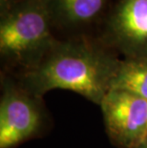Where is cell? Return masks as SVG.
I'll return each instance as SVG.
<instances>
[{
  "instance_id": "cell-3",
  "label": "cell",
  "mask_w": 147,
  "mask_h": 148,
  "mask_svg": "<svg viewBox=\"0 0 147 148\" xmlns=\"http://www.w3.org/2000/svg\"><path fill=\"white\" fill-rule=\"evenodd\" d=\"M0 148H14L34 137L43 123L40 99L12 78L2 77Z\"/></svg>"
},
{
  "instance_id": "cell-8",
  "label": "cell",
  "mask_w": 147,
  "mask_h": 148,
  "mask_svg": "<svg viewBox=\"0 0 147 148\" xmlns=\"http://www.w3.org/2000/svg\"><path fill=\"white\" fill-rule=\"evenodd\" d=\"M20 0H0V14L9 11Z\"/></svg>"
},
{
  "instance_id": "cell-6",
  "label": "cell",
  "mask_w": 147,
  "mask_h": 148,
  "mask_svg": "<svg viewBox=\"0 0 147 148\" xmlns=\"http://www.w3.org/2000/svg\"><path fill=\"white\" fill-rule=\"evenodd\" d=\"M55 26L77 28L101 14L107 0H47Z\"/></svg>"
},
{
  "instance_id": "cell-1",
  "label": "cell",
  "mask_w": 147,
  "mask_h": 148,
  "mask_svg": "<svg viewBox=\"0 0 147 148\" xmlns=\"http://www.w3.org/2000/svg\"><path fill=\"white\" fill-rule=\"evenodd\" d=\"M120 60L89 40H57L39 61L23 70L20 84L39 99L49 91L62 89L101 105Z\"/></svg>"
},
{
  "instance_id": "cell-9",
  "label": "cell",
  "mask_w": 147,
  "mask_h": 148,
  "mask_svg": "<svg viewBox=\"0 0 147 148\" xmlns=\"http://www.w3.org/2000/svg\"><path fill=\"white\" fill-rule=\"evenodd\" d=\"M136 148H147V134H146L145 138L142 140V143H140Z\"/></svg>"
},
{
  "instance_id": "cell-2",
  "label": "cell",
  "mask_w": 147,
  "mask_h": 148,
  "mask_svg": "<svg viewBox=\"0 0 147 148\" xmlns=\"http://www.w3.org/2000/svg\"><path fill=\"white\" fill-rule=\"evenodd\" d=\"M47 0H20L0 14V56L23 70L39 61L57 41Z\"/></svg>"
},
{
  "instance_id": "cell-5",
  "label": "cell",
  "mask_w": 147,
  "mask_h": 148,
  "mask_svg": "<svg viewBox=\"0 0 147 148\" xmlns=\"http://www.w3.org/2000/svg\"><path fill=\"white\" fill-rule=\"evenodd\" d=\"M104 39L126 58H147V0H118L109 14Z\"/></svg>"
},
{
  "instance_id": "cell-4",
  "label": "cell",
  "mask_w": 147,
  "mask_h": 148,
  "mask_svg": "<svg viewBox=\"0 0 147 148\" xmlns=\"http://www.w3.org/2000/svg\"><path fill=\"white\" fill-rule=\"evenodd\" d=\"M105 129L120 148H136L147 134V100L131 93L110 90L101 102Z\"/></svg>"
},
{
  "instance_id": "cell-7",
  "label": "cell",
  "mask_w": 147,
  "mask_h": 148,
  "mask_svg": "<svg viewBox=\"0 0 147 148\" xmlns=\"http://www.w3.org/2000/svg\"><path fill=\"white\" fill-rule=\"evenodd\" d=\"M111 90L124 91L147 100V58L121 59Z\"/></svg>"
}]
</instances>
